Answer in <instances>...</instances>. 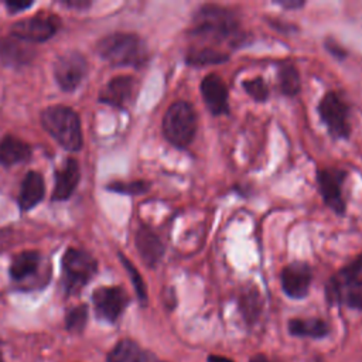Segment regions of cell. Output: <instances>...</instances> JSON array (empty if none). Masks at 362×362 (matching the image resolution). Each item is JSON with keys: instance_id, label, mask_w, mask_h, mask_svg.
<instances>
[{"instance_id": "cell-1", "label": "cell", "mask_w": 362, "mask_h": 362, "mask_svg": "<svg viewBox=\"0 0 362 362\" xmlns=\"http://www.w3.org/2000/svg\"><path fill=\"white\" fill-rule=\"evenodd\" d=\"M189 34L205 41L229 42L232 47L245 41L235 11L218 4H204L195 11Z\"/></svg>"}, {"instance_id": "cell-2", "label": "cell", "mask_w": 362, "mask_h": 362, "mask_svg": "<svg viewBox=\"0 0 362 362\" xmlns=\"http://www.w3.org/2000/svg\"><path fill=\"white\" fill-rule=\"evenodd\" d=\"M98 54L112 65L141 68L148 58L143 40L132 33H113L98 42Z\"/></svg>"}, {"instance_id": "cell-3", "label": "cell", "mask_w": 362, "mask_h": 362, "mask_svg": "<svg viewBox=\"0 0 362 362\" xmlns=\"http://www.w3.org/2000/svg\"><path fill=\"white\" fill-rule=\"evenodd\" d=\"M325 294L332 304L362 310V253L328 280Z\"/></svg>"}, {"instance_id": "cell-4", "label": "cell", "mask_w": 362, "mask_h": 362, "mask_svg": "<svg viewBox=\"0 0 362 362\" xmlns=\"http://www.w3.org/2000/svg\"><path fill=\"white\" fill-rule=\"evenodd\" d=\"M44 129L66 150L76 151L82 147V130L78 115L68 106H49L41 113Z\"/></svg>"}, {"instance_id": "cell-5", "label": "cell", "mask_w": 362, "mask_h": 362, "mask_svg": "<svg viewBox=\"0 0 362 362\" xmlns=\"http://www.w3.org/2000/svg\"><path fill=\"white\" fill-rule=\"evenodd\" d=\"M164 137L175 147H188L197 133V113L189 102H174L163 119Z\"/></svg>"}, {"instance_id": "cell-6", "label": "cell", "mask_w": 362, "mask_h": 362, "mask_svg": "<svg viewBox=\"0 0 362 362\" xmlns=\"http://www.w3.org/2000/svg\"><path fill=\"white\" fill-rule=\"evenodd\" d=\"M98 269L93 256L82 249L68 247L62 256V280L68 294H75L95 276Z\"/></svg>"}, {"instance_id": "cell-7", "label": "cell", "mask_w": 362, "mask_h": 362, "mask_svg": "<svg viewBox=\"0 0 362 362\" xmlns=\"http://www.w3.org/2000/svg\"><path fill=\"white\" fill-rule=\"evenodd\" d=\"M318 113L332 137L348 139L351 133L349 107L337 92L331 90L322 96L318 105Z\"/></svg>"}, {"instance_id": "cell-8", "label": "cell", "mask_w": 362, "mask_h": 362, "mask_svg": "<svg viewBox=\"0 0 362 362\" xmlns=\"http://www.w3.org/2000/svg\"><path fill=\"white\" fill-rule=\"evenodd\" d=\"M58 18L49 14H38L23 18L11 25V35L27 42H42L51 38L58 30Z\"/></svg>"}, {"instance_id": "cell-9", "label": "cell", "mask_w": 362, "mask_h": 362, "mask_svg": "<svg viewBox=\"0 0 362 362\" xmlns=\"http://www.w3.org/2000/svg\"><path fill=\"white\" fill-rule=\"evenodd\" d=\"M86 59L82 54L76 51H68L62 54L54 65V75L58 85L68 92L76 89L81 85L82 79L86 75Z\"/></svg>"}, {"instance_id": "cell-10", "label": "cell", "mask_w": 362, "mask_h": 362, "mask_svg": "<svg viewBox=\"0 0 362 362\" xmlns=\"http://www.w3.org/2000/svg\"><path fill=\"white\" fill-rule=\"evenodd\" d=\"M92 301L98 318L107 322H115L124 311L129 297L119 286L99 287L93 291Z\"/></svg>"}, {"instance_id": "cell-11", "label": "cell", "mask_w": 362, "mask_h": 362, "mask_svg": "<svg viewBox=\"0 0 362 362\" xmlns=\"http://www.w3.org/2000/svg\"><path fill=\"white\" fill-rule=\"evenodd\" d=\"M345 175L346 174L342 170L337 168H324L317 174V182L322 201L338 215L345 212V199L342 197Z\"/></svg>"}, {"instance_id": "cell-12", "label": "cell", "mask_w": 362, "mask_h": 362, "mask_svg": "<svg viewBox=\"0 0 362 362\" xmlns=\"http://www.w3.org/2000/svg\"><path fill=\"white\" fill-rule=\"evenodd\" d=\"M137 95V82L133 76L123 75L109 81L100 90L99 102L119 109H127Z\"/></svg>"}, {"instance_id": "cell-13", "label": "cell", "mask_w": 362, "mask_h": 362, "mask_svg": "<svg viewBox=\"0 0 362 362\" xmlns=\"http://www.w3.org/2000/svg\"><path fill=\"white\" fill-rule=\"evenodd\" d=\"M311 277V269L307 263H290L280 273L281 288L291 298H303L308 294Z\"/></svg>"}, {"instance_id": "cell-14", "label": "cell", "mask_w": 362, "mask_h": 362, "mask_svg": "<svg viewBox=\"0 0 362 362\" xmlns=\"http://www.w3.org/2000/svg\"><path fill=\"white\" fill-rule=\"evenodd\" d=\"M201 93L208 110L214 116L226 115L229 112L228 86L216 74H208L201 82Z\"/></svg>"}, {"instance_id": "cell-15", "label": "cell", "mask_w": 362, "mask_h": 362, "mask_svg": "<svg viewBox=\"0 0 362 362\" xmlns=\"http://www.w3.org/2000/svg\"><path fill=\"white\" fill-rule=\"evenodd\" d=\"M34 58V48L30 42L14 35L0 40V59L8 66H23Z\"/></svg>"}, {"instance_id": "cell-16", "label": "cell", "mask_w": 362, "mask_h": 362, "mask_svg": "<svg viewBox=\"0 0 362 362\" xmlns=\"http://www.w3.org/2000/svg\"><path fill=\"white\" fill-rule=\"evenodd\" d=\"M136 247L143 262L148 267H154L164 255V245L160 238L146 225H141L136 232Z\"/></svg>"}, {"instance_id": "cell-17", "label": "cell", "mask_w": 362, "mask_h": 362, "mask_svg": "<svg viewBox=\"0 0 362 362\" xmlns=\"http://www.w3.org/2000/svg\"><path fill=\"white\" fill-rule=\"evenodd\" d=\"M81 171L76 160L68 158L61 168L55 171V185L52 191L54 201H64L68 199L72 192L75 191L79 182Z\"/></svg>"}, {"instance_id": "cell-18", "label": "cell", "mask_w": 362, "mask_h": 362, "mask_svg": "<svg viewBox=\"0 0 362 362\" xmlns=\"http://www.w3.org/2000/svg\"><path fill=\"white\" fill-rule=\"evenodd\" d=\"M45 187L42 175L37 171H30L24 177L18 194V205L21 209L28 211L34 208L44 198Z\"/></svg>"}, {"instance_id": "cell-19", "label": "cell", "mask_w": 362, "mask_h": 362, "mask_svg": "<svg viewBox=\"0 0 362 362\" xmlns=\"http://www.w3.org/2000/svg\"><path fill=\"white\" fill-rule=\"evenodd\" d=\"M30 156V146L14 136H6L0 141V163L3 165H13L17 163L27 161Z\"/></svg>"}, {"instance_id": "cell-20", "label": "cell", "mask_w": 362, "mask_h": 362, "mask_svg": "<svg viewBox=\"0 0 362 362\" xmlns=\"http://www.w3.org/2000/svg\"><path fill=\"white\" fill-rule=\"evenodd\" d=\"M107 362H153V356L141 351L134 341L122 339L109 352Z\"/></svg>"}, {"instance_id": "cell-21", "label": "cell", "mask_w": 362, "mask_h": 362, "mask_svg": "<svg viewBox=\"0 0 362 362\" xmlns=\"http://www.w3.org/2000/svg\"><path fill=\"white\" fill-rule=\"evenodd\" d=\"M40 255L33 250L21 252L16 255L10 264V276L13 280H24L33 276L40 266Z\"/></svg>"}, {"instance_id": "cell-22", "label": "cell", "mask_w": 362, "mask_h": 362, "mask_svg": "<svg viewBox=\"0 0 362 362\" xmlns=\"http://www.w3.org/2000/svg\"><path fill=\"white\" fill-rule=\"evenodd\" d=\"M288 331L296 337L322 338L329 332V327L320 318H293L288 321Z\"/></svg>"}, {"instance_id": "cell-23", "label": "cell", "mask_w": 362, "mask_h": 362, "mask_svg": "<svg viewBox=\"0 0 362 362\" xmlns=\"http://www.w3.org/2000/svg\"><path fill=\"white\" fill-rule=\"evenodd\" d=\"M229 55L226 52L218 51L214 47H195L191 48L185 55V62L194 66H205V65H218L226 62Z\"/></svg>"}, {"instance_id": "cell-24", "label": "cell", "mask_w": 362, "mask_h": 362, "mask_svg": "<svg viewBox=\"0 0 362 362\" xmlns=\"http://www.w3.org/2000/svg\"><path fill=\"white\" fill-rule=\"evenodd\" d=\"M279 88L287 96H294L300 92V75L293 64H283L279 68Z\"/></svg>"}, {"instance_id": "cell-25", "label": "cell", "mask_w": 362, "mask_h": 362, "mask_svg": "<svg viewBox=\"0 0 362 362\" xmlns=\"http://www.w3.org/2000/svg\"><path fill=\"white\" fill-rule=\"evenodd\" d=\"M242 314L245 315L246 320L252 321L257 317V314L260 313V297L256 288H249L245 290L240 296V301H239Z\"/></svg>"}, {"instance_id": "cell-26", "label": "cell", "mask_w": 362, "mask_h": 362, "mask_svg": "<svg viewBox=\"0 0 362 362\" xmlns=\"http://www.w3.org/2000/svg\"><path fill=\"white\" fill-rule=\"evenodd\" d=\"M86 322H88V305L86 304H79L66 313L65 327L69 332H74V334L82 332Z\"/></svg>"}, {"instance_id": "cell-27", "label": "cell", "mask_w": 362, "mask_h": 362, "mask_svg": "<svg viewBox=\"0 0 362 362\" xmlns=\"http://www.w3.org/2000/svg\"><path fill=\"white\" fill-rule=\"evenodd\" d=\"M242 86L246 90V93L256 102H264L269 98V88L263 81V78L260 76L243 81Z\"/></svg>"}, {"instance_id": "cell-28", "label": "cell", "mask_w": 362, "mask_h": 362, "mask_svg": "<svg viewBox=\"0 0 362 362\" xmlns=\"http://www.w3.org/2000/svg\"><path fill=\"white\" fill-rule=\"evenodd\" d=\"M119 257H120V260H122V264L124 266V269L127 270V273H129V276H130V280H132L133 287H134V290H136V293H137V297L140 298L141 303H146V300H147V291H146V286H144V281H143L140 273L137 272V269L130 263V260H129L126 256H123L122 253H119Z\"/></svg>"}, {"instance_id": "cell-29", "label": "cell", "mask_w": 362, "mask_h": 362, "mask_svg": "<svg viewBox=\"0 0 362 362\" xmlns=\"http://www.w3.org/2000/svg\"><path fill=\"white\" fill-rule=\"evenodd\" d=\"M150 188V184L146 181H132V182H112L107 185V189L120 192V194H129V195H139L144 194Z\"/></svg>"}, {"instance_id": "cell-30", "label": "cell", "mask_w": 362, "mask_h": 362, "mask_svg": "<svg viewBox=\"0 0 362 362\" xmlns=\"http://www.w3.org/2000/svg\"><path fill=\"white\" fill-rule=\"evenodd\" d=\"M325 48H327V51H328L332 57H335V58H338V59L346 58V51H345L337 41H334V40H331V38L325 41Z\"/></svg>"}, {"instance_id": "cell-31", "label": "cell", "mask_w": 362, "mask_h": 362, "mask_svg": "<svg viewBox=\"0 0 362 362\" xmlns=\"http://www.w3.org/2000/svg\"><path fill=\"white\" fill-rule=\"evenodd\" d=\"M279 6H281L283 8H290V10H294V8H300L304 6V1L301 0H279L276 1Z\"/></svg>"}, {"instance_id": "cell-32", "label": "cell", "mask_w": 362, "mask_h": 362, "mask_svg": "<svg viewBox=\"0 0 362 362\" xmlns=\"http://www.w3.org/2000/svg\"><path fill=\"white\" fill-rule=\"evenodd\" d=\"M30 6H31V3H23V1H20V3H17V1L7 3V7H8L10 13H17V11H20V10H23V8L30 7Z\"/></svg>"}, {"instance_id": "cell-33", "label": "cell", "mask_w": 362, "mask_h": 362, "mask_svg": "<svg viewBox=\"0 0 362 362\" xmlns=\"http://www.w3.org/2000/svg\"><path fill=\"white\" fill-rule=\"evenodd\" d=\"M64 4L68 6V7H76V8H82V7H89L90 6L89 1H82V0H79V1H65Z\"/></svg>"}, {"instance_id": "cell-34", "label": "cell", "mask_w": 362, "mask_h": 362, "mask_svg": "<svg viewBox=\"0 0 362 362\" xmlns=\"http://www.w3.org/2000/svg\"><path fill=\"white\" fill-rule=\"evenodd\" d=\"M208 362H233V361H230V359H228V358H225V356L211 355V356L208 358Z\"/></svg>"}, {"instance_id": "cell-35", "label": "cell", "mask_w": 362, "mask_h": 362, "mask_svg": "<svg viewBox=\"0 0 362 362\" xmlns=\"http://www.w3.org/2000/svg\"><path fill=\"white\" fill-rule=\"evenodd\" d=\"M250 362H273V361H270V359H267L266 356H262V355H257V356H253L252 359H250Z\"/></svg>"}, {"instance_id": "cell-36", "label": "cell", "mask_w": 362, "mask_h": 362, "mask_svg": "<svg viewBox=\"0 0 362 362\" xmlns=\"http://www.w3.org/2000/svg\"><path fill=\"white\" fill-rule=\"evenodd\" d=\"M0 362H3V354H1V349H0Z\"/></svg>"}]
</instances>
